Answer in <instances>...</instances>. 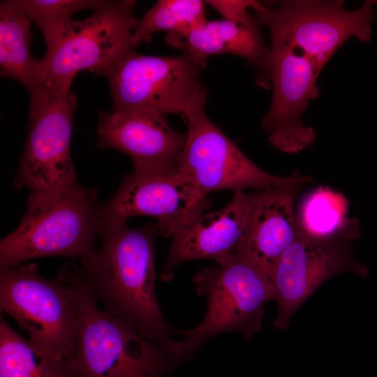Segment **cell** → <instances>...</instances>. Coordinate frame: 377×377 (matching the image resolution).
I'll return each instance as SVG.
<instances>
[{
  "mask_svg": "<svg viewBox=\"0 0 377 377\" xmlns=\"http://www.w3.org/2000/svg\"><path fill=\"white\" fill-rule=\"evenodd\" d=\"M349 200L341 192L319 186L302 200L296 221L305 235L318 240L356 239L360 223L348 216Z\"/></svg>",
  "mask_w": 377,
  "mask_h": 377,
  "instance_id": "obj_18",
  "label": "cell"
},
{
  "mask_svg": "<svg viewBox=\"0 0 377 377\" xmlns=\"http://www.w3.org/2000/svg\"><path fill=\"white\" fill-rule=\"evenodd\" d=\"M186 141L178 170L188 177L207 197L221 190L258 191L311 179L308 176L273 175L256 165L207 117L205 103L184 116Z\"/></svg>",
  "mask_w": 377,
  "mask_h": 377,
  "instance_id": "obj_9",
  "label": "cell"
},
{
  "mask_svg": "<svg viewBox=\"0 0 377 377\" xmlns=\"http://www.w3.org/2000/svg\"><path fill=\"white\" fill-rule=\"evenodd\" d=\"M194 183L179 170L168 174L125 175L118 191L100 205V220L154 217L157 232L168 237L209 206Z\"/></svg>",
  "mask_w": 377,
  "mask_h": 377,
  "instance_id": "obj_13",
  "label": "cell"
},
{
  "mask_svg": "<svg viewBox=\"0 0 377 377\" xmlns=\"http://www.w3.org/2000/svg\"><path fill=\"white\" fill-rule=\"evenodd\" d=\"M205 1L201 0H158L142 19L133 34V44L149 43L152 35L165 31L168 34L182 33L207 19Z\"/></svg>",
  "mask_w": 377,
  "mask_h": 377,
  "instance_id": "obj_22",
  "label": "cell"
},
{
  "mask_svg": "<svg viewBox=\"0 0 377 377\" xmlns=\"http://www.w3.org/2000/svg\"><path fill=\"white\" fill-rule=\"evenodd\" d=\"M99 206L96 191L80 184L29 195L20 225L0 242V268L43 257L87 256L95 250Z\"/></svg>",
  "mask_w": 377,
  "mask_h": 377,
  "instance_id": "obj_3",
  "label": "cell"
},
{
  "mask_svg": "<svg viewBox=\"0 0 377 377\" xmlns=\"http://www.w3.org/2000/svg\"><path fill=\"white\" fill-rule=\"evenodd\" d=\"M0 309L27 333L40 353L70 366L78 315L71 286L60 270L54 279H47L35 263L0 268Z\"/></svg>",
  "mask_w": 377,
  "mask_h": 377,
  "instance_id": "obj_5",
  "label": "cell"
},
{
  "mask_svg": "<svg viewBox=\"0 0 377 377\" xmlns=\"http://www.w3.org/2000/svg\"><path fill=\"white\" fill-rule=\"evenodd\" d=\"M198 295L207 299L203 320L192 330H175L182 348L189 355L208 339L236 331L253 338L262 327L263 306L275 300L269 274L240 252L217 267H205L193 277Z\"/></svg>",
  "mask_w": 377,
  "mask_h": 377,
  "instance_id": "obj_6",
  "label": "cell"
},
{
  "mask_svg": "<svg viewBox=\"0 0 377 377\" xmlns=\"http://www.w3.org/2000/svg\"><path fill=\"white\" fill-rule=\"evenodd\" d=\"M270 51L273 96L262 126L273 147L297 154L316 140L313 128L304 124L302 116L310 101L319 95L316 82L321 71L290 47L272 43Z\"/></svg>",
  "mask_w": 377,
  "mask_h": 377,
  "instance_id": "obj_12",
  "label": "cell"
},
{
  "mask_svg": "<svg viewBox=\"0 0 377 377\" xmlns=\"http://www.w3.org/2000/svg\"><path fill=\"white\" fill-rule=\"evenodd\" d=\"M186 134L168 124L167 115L147 109L113 110L100 113L97 146L126 154L138 174L178 171Z\"/></svg>",
  "mask_w": 377,
  "mask_h": 377,
  "instance_id": "obj_14",
  "label": "cell"
},
{
  "mask_svg": "<svg viewBox=\"0 0 377 377\" xmlns=\"http://www.w3.org/2000/svg\"><path fill=\"white\" fill-rule=\"evenodd\" d=\"M165 42L206 66L209 57L232 54L253 68L257 84L272 88L271 51L261 34L260 24L251 15L238 20H208L182 33L168 34Z\"/></svg>",
  "mask_w": 377,
  "mask_h": 377,
  "instance_id": "obj_16",
  "label": "cell"
},
{
  "mask_svg": "<svg viewBox=\"0 0 377 377\" xmlns=\"http://www.w3.org/2000/svg\"><path fill=\"white\" fill-rule=\"evenodd\" d=\"M135 3L132 0L114 1L89 17L73 22L58 44L39 60L29 114L49 100L70 92L78 72L86 70L105 76L123 54L135 48Z\"/></svg>",
  "mask_w": 377,
  "mask_h": 377,
  "instance_id": "obj_4",
  "label": "cell"
},
{
  "mask_svg": "<svg viewBox=\"0 0 377 377\" xmlns=\"http://www.w3.org/2000/svg\"><path fill=\"white\" fill-rule=\"evenodd\" d=\"M155 226H128L126 220H100V249L81 259L82 279L104 311L129 320L165 353L184 358L181 342L162 314L155 290Z\"/></svg>",
  "mask_w": 377,
  "mask_h": 377,
  "instance_id": "obj_1",
  "label": "cell"
},
{
  "mask_svg": "<svg viewBox=\"0 0 377 377\" xmlns=\"http://www.w3.org/2000/svg\"><path fill=\"white\" fill-rule=\"evenodd\" d=\"M205 67L188 55L156 57L131 49L108 71L113 110L147 109L184 116L205 103Z\"/></svg>",
  "mask_w": 377,
  "mask_h": 377,
  "instance_id": "obj_8",
  "label": "cell"
},
{
  "mask_svg": "<svg viewBox=\"0 0 377 377\" xmlns=\"http://www.w3.org/2000/svg\"><path fill=\"white\" fill-rule=\"evenodd\" d=\"M374 1L346 10L343 1L293 0L274 6L260 3L254 10L270 32L272 43L290 47L309 58L322 71L350 38L371 40Z\"/></svg>",
  "mask_w": 377,
  "mask_h": 377,
  "instance_id": "obj_7",
  "label": "cell"
},
{
  "mask_svg": "<svg viewBox=\"0 0 377 377\" xmlns=\"http://www.w3.org/2000/svg\"><path fill=\"white\" fill-rule=\"evenodd\" d=\"M76 96L71 91L29 114L24 149L15 184L36 196L78 184L71 154Z\"/></svg>",
  "mask_w": 377,
  "mask_h": 377,
  "instance_id": "obj_10",
  "label": "cell"
},
{
  "mask_svg": "<svg viewBox=\"0 0 377 377\" xmlns=\"http://www.w3.org/2000/svg\"><path fill=\"white\" fill-rule=\"evenodd\" d=\"M0 377H73L69 365L45 357L0 317Z\"/></svg>",
  "mask_w": 377,
  "mask_h": 377,
  "instance_id": "obj_20",
  "label": "cell"
},
{
  "mask_svg": "<svg viewBox=\"0 0 377 377\" xmlns=\"http://www.w3.org/2000/svg\"><path fill=\"white\" fill-rule=\"evenodd\" d=\"M206 3L229 20H238L247 17L249 8L255 10L260 2L254 0H209Z\"/></svg>",
  "mask_w": 377,
  "mask_h": 377,
  "instance_id": "obj_23",
  "label": "cell"
},
{
  "mask_svg": "<svg viewBox=\"0 0 377 377\" xmlns=\"http://www.w3.org/2000/svg\"><path fill=\"white\" fill-rule=\"evenodd\" d=\"M311 180L257 191L248 230L238 252L269 275L296 237L295 198Z\"/></svg>",
  "mask_w": 377,
  "mask_h": 377,
  "instance_id": "obj_17",
  "label": "cell"
},
{
  "mask_svg": "<svg viewBox=\"0 0 377 377\" xmlns=\"http://www.w3.org/2000/svg\"><path fill=\"white\" fill-rule=\"evenodd\" d=\"M31 20L2 1L0 4L1 75L22 83L29 95L36 87L38 59L30 53Z\"/></svg>",
  "mask_w": 377,
  "mask_h": 377,
  "instance_id": "obj_19",
  "label": "cell"
},
{
  "mask_svg": "<svg viewBox=\"0 0 377 377\" xmlns=\"http://www.w3.org/2000/svg\"><path fill=\"white\" fill-rule=\"evenodd\" d=\"M256 194L257 191H235L223 208L200 214L176 229L161 279L171 280L176 267L186 261L212 259L222 265L238 252L248 230Z\"/></svg>",
  "mask_w": 377,
  "mask_h": 377,
  "instance_id": "obj_15",
  "label": "cell"
},
{
  "mask_svg": "<svg viewBox=\"0 0 377 377\" xmlns=\"http://www.w3.org/2000/svg\"><path fill=\"white\" fill-rule=\"evenodd\" d=\"M72 290L78 330L70 369L73 377H163L183 358L142 337L128 320L101 310L80 267L61 269Z\"/></svg>",
  "mask_w": 377,
  "mask_h": 377,
  "instance_id": "obj_2",
  "label": "cell"
},
{
  "mask_svg": "<svg viewBox=\"0 0 377 377\" xmlns=\"http://www.w3.org/2000/svg\"><path fill=\"white\" fill-rule=\"evenodd\" d=\"M348 242L315 239L297 228L295 240L269 275L278 305V315L273 322L277 329L286 330L298 308L330 278L344 272L367 276L368 269L355 260Z\"/></svg>",
  "mask_w": 377,
  "mask_h": 377,
  "instance_id": "obj_11",
  "label": "cell"
},
{
  "mask_svg": "<svg viewBox=\"0 0 377 377\" xmlns=\"http://www.w3.org/2000/svg\"><path fill=\"white\" fill-rule=\"evenodd\" d=\"M114 1L100 0H9L2 1L34 21L43 33L46 52L51 51L66 34L74 20L73 15L83 9L96 10Z\"/></svg>",
  "mask_w": 377,
  "mask_h": 377,
  "instance_id": "obj_21",
  "label": "cell"
}]
</instances>
